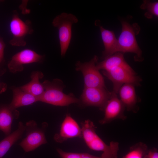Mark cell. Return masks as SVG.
Wrapping results in <instances>:
<instances>
[{
	"label": "cell",
	"mask_w": 158,
	"mask_h": 158,
	"mask_svg": "<svg viewBox=\"0 0 158 158\" xmlns=\"http://www.w3.org/2000/svg\"><path fill=\"white\" fill-rule=\"evenodd\" d=\"M44 89L43 94L39 99V101L52 105L68 106L73 103L80 104V99L72 94L66 95L63 92L65 87L63 81L59 79L52 81L45 80L42 83Z\"/></svg>",
	"instance_id": "obj_1"
},
{
	"label": "cell",
	"mask_w": 158,
	"mask_h": 158,
	"mask_svg": "<svg viewBox=\"0 0 158 158\" xmlns=\"http://www.w3.org/2000/svg\"><path fill=\"white\" fill-rule=\"evenodd\" d=\"M121 25L122 31L117 39L116 53H134L136 55V61H142V51L138 46L135 38L137 33L136 28H135V26L131 25L125 21L121 22Z\"/></svg>",
	"instance_id": "obj_2"
},
{
	"label": "cell",
	"mask_w": 158,
	"mask_h": 158,
	"mask_svg": "<svg viewBox=\"0 0 158 158\" xmlns=\"http://www.w3.org/2000/svg\"><path fill=\"white\" fill-rule=\"evenodd\" d=\"M78 21L71 13H62L57 16L52 22L53 25L58 29L61 56H63L69 45L72 37L73 25Z\"/></svg>",
	"instance_id": "obj_3"
},
{
	"label": "cell",
	"mask_w": 158,
	"mask_h": 158,
	"mask_svg": "<svg viewBox=\"0 0 158 158\" xmlns=\"http://www.w3.org/2000/svg\"><path fill=\"white\" fill-rule=\"evenodd\" d=\"M9 28L12 38L9 41L10 44L17 47H24L26 44V36L31 35L34 32L32 22L29 20L25 21L19 17L16 10L13 11L9 23Z\"/></svg>",
	"instance_id": "obj_4"
},
{
	"label": "cell",
	"mask_w": 158,
	"mask_h": 158,
	"mask_svg": "<svg viewBox=\"0 0 158 158\" xmlns=\"http://www.w3.org/2000/svg\"><path fill=\"white\" fill-rule=\"evenodd\" d=\"M98 60V57L95 55L88 62H76L75 70L82 72L84 79V87H106L104 78L96 66Z\"/></svg>",
	"instance_id": "obj_5"
},
{
	"label": "cell",
	"mask_w": 158,
	"mask_h": 158,
	"mask_svg": "<svg viewBox=\"0 0 158 158\" xmlns=\"http://www.w3.org/2000/svg\"><path fill=\"white\" fill-rule=\"evenodd\" d=\"M102 73L112 82L113 84L112 92L116 94L123 85L128 84L134 86H140L142 80L140 77L133 74L121 67L114 68L108 71H103Z\"/></svg>",
	"instance_id": "obj_6"
},
{
	"label": "cell",
	"mask_w": 158,
	"mask_h": 158,
	"mask_svg": "<svg viewBox=\"0 0 158 158\" xmlns=\"http://www.w3.org/2000/svg\"><path fill=\"white\" fill-rule=\"evenodd\" d=\"M112 95V92L109 91L106 87H84L80 100L85 106L96 107L104 111Z\"/></svg>",
	"instance_id": "obj_7"
},
{
	"label": "cell",
	"mask_w": 158,
	"mask_h": 158,
	"mask_svg": "<svg viewBox=\"0 0 158 158\" xmlns=\"http://www.w3.org/2000/svg\"><path fill=\"white\" fill-rule=\"evenodd\" d=\"M45 56L38 54L34 51L26 49L16 53L11 57L7 64L9 71L15 73L23 71L24 65L33 63H41Z\"/></svg>",
	"instance_id": "obj_8"
},
{
	"label": "cell",
	"mask_w": 158,
	"mask_h": 158,
	"mask_svg": "<svg viewBox=\"0 0 158 158\" xmlns=\"http://www.w3.org/2000/svg\"><path fill=\"white\" fill-rule=\"evenodd\" d=\"M25 126L26 136L19 145L25 152L34 150L40 145L47 143L44 131L38 127L35 121H30Z\"/></svg>",
	"instance_id": "obj_9"
},
{
	"label": "cell",
	"mask_w": 158,
	"mask_h": 158,
	"mask_svg": "<svg viewBox=\"0 0 158 158\" xmlns=\"http://www.w3.org/2000/svg\"><path fill=\"white\" fill-rule=\"evenodd\" d=\"M112 95L107 103L104 111V118L99 122L101 124L109 123L116 119L124 120L126 116L124 114L125 108L116 94L112 91Z\"/></svg>",
	"instance_id": "obj_10"
},
{
	"label": "cell",
	"mask_w": 158,
	"mask_h": 158,
	"mask_svg": "<svg viewBox=\"0 0 158 158\" xmlns=\"http://www.w3.org/2000/svg\"><path fill=\"white\" fill-rule=\"evenodd\" d=\"M76 137L82 138L81 128L71 115L67 114L61 123L59 132L54 135V139L56 142L61 143Z\"/></svg>",
	"instance_id": "obj_11"
},
{
	"label": "cell",
	"mask_w": 158,
	"mask_h": 158,
	"mask_svg": "<svg viewBox=\"0 0 158 158\" xmlns=\"http://www.w3.org/2000/svg\"><path fill=\"white\" fill-rule=\"evenodd\" d=\"M96 66L99 71H108L116 67L123 68L132 74L136 75V73L126 61L124 53L117 52L104 59L102 61L97 62Z\"/></svg>",
	"instance_id": "obj_12"
},
{
	"label": "cell",
	"mask_w": 158,
	"mask_h": 158,
	"mask_svg": "<svg viewBox=\"0 0 158 158\" xmlns=\"http://www.w3.org/2000/svg\"><path fill=\"white\" fill-rule=\"evenodd\" d=\"M135 86L130 84H124L121 87L118 93L119 99L125 109L128 111L136 112L138 110V99Z\"/></svg>",
	"instance_id": "obj_13"
},
{
	"label": "cell",
	"mask_w": 158,
	"mask_h": 158,
	"mask_svg": "<svg viewBox=\"0 0 158 158\" xmlns=\"http://www.w3.org/2000/svg\"><path fill=\"white\" fill-rule=\"evenodd\" d=\"M13 98L10 107L15 110L19 107L30 105L39 101L37 98L23 90L20 87H12Z\"/></svg>",
	"instance_id": "obj_14"
},
{
	"label": "cell",
	"mask_w": 158,
	"mask_h": 158,
	"mask_svg": "<svg viewBox=\"0 0 158 158\" xmlns=\"http://www.w3.org/2000/svg\"><path fill=\"white\" fill-rule=\"evenodd\" d=\"M19 115V112L11 109L9 104H0V130L6 135L11 133L13 120L18 118Z\"/></svg>",
	"instance_id": "obj_15"
},
{
	"label": "cell",
	"mask_w": 158,
	"mask_h": 158,
	"mask_svg": "<svg viewBox=\"0 0 158 158\" xmlns=\"http://www.w3.org/2000/svg\"><path fill=\"white\" fill-rule=\"evenodd\" d=\"M43 77V73L40 71H32L30 75V81L20 87L23 91L37 98L39 100V98L42 96L44 91L43 85L40 80Z\"/></svg>",
	"instance_id": "obj_16"
},
{
	"label": "cell",
	"mask_w": 158,
	"mask_h": 158,
	"mask_svg": "<svg viewBox=\"0 0 158 158\" xmlns=\"http://www.w3.org/2000/svg\"><path fill=\"white\" fill-rule=\"evenodd\" d=\"M101 33L102 39L104 44V49L102 52V58L106 57L116 53L117 44V39L113 31L104 29L98 23Z\"/></svg>",
	"instance_id": "obj_17"
},
{
	"label": "cell",
	"mask_w": 158,
	"mask_h": 158,
	"mask_svg": "<svg viewBox=\"0 0 158 158\" xmlns=\"http://www.w3.org/2000/svg\"><path fill=\"white\" fill-rule=\"evenodd\" d=\"M25 130V126L20 121L17 129L0 142V158H2L12 146L21 138Z\"/></svg>",
	"instance_id": "obj_18"
},
{
	"label": "cell",
	"mask_w": 158,
	"mask_h": 158,
	"mask_svg": "<svg viewBox=\"0 0 158 158\" xmlns=\"http://www.w3.org/2000/svg\"><path fill=\"white\" fill-rule=\"evenodd\" d=\"M148 151L147 147L145 144L139 142L132 146L122 158H143Z\"/></svg>",
	"instance_id": "obj_19"
},
{
	"label": "cell",
	"mask_w": 158,
	"mask_h": 158,
	"mask_svg": "<svg viewBox=\"0 0 158 158\" xmlns=\"http://www.w3.org/2000/svg\"><path fill=\"white\" fill-rule=\"evenodd\" d=\"M143 9H146L150 15L158 16V2H151L148 0H145L140 6Z\"/></svg>",
	"instance_id": "obj_20"
},
{
	"label": "cell",
	"mask_w": 158,
	"mask_h": 158,
	"mask_svg": "<svg viewBox=\"0 0 158 158\" xmlns=\"http://www.w3.org/2000/svg\"><path fill=\"white\" fill-rule=\"evenodd\" d=\"M6 45L3 39L0 37V76L6 72L5 67V61L4 57V51Z\"/></svg>",
	"instance_id": "obj_21"
},
{
	"label": "cell",
	"mask_w": 158,
	"mask_h": 158,
	"mask_svg": "<svg viewBox=\"0 0 158 158\" xmlns=\"http://www.w3.org/2000/svg\"><path fill=\"white\" fill-rule=\"evenodd\" d=\"M57 151L61 158H80L82 153L67 152L58 148Z\"/></svg>",
	"instance_id": "obj_22"
},
{
	"label": "cell",
	"mask_w": 158,
	"mask_h": 158,
	"mask_svg": "<svg viewBox=\"0 0 158 158\" xmlns=\"http://www.w3.org/2000/svg\"><path fill=\"white\" fill-rule=\"evenodd\" d=\"M143 158H158V152L155 148L148 150Z\"/></svg>",
	"instance_id": "obj_23"
},
{
	"label": "cell",
	"mask_w": 158,
	"mask_h": 158,
	"mask_svg": "<svg viewBox=\"0 0 158 158\" xmlns=\"http://www.w3.org/2000/svg\"><path fill=\"white\" fill-rule=\"evenodd\" d=\"M7 88V85L6 83L0 81V94L5 92Z\"/></svg>",
	"instance_id": "obj_24"
},
{
	"label": "cell",
	"mask_w": 158,
	"mask_h": 158,
	"mask_svg": "<svg viewBox=\"0 0 158 158\" xmlns=\"http://www.w3.org/2000/svg\"><path fill=\"white\" fill-rule=\"evenodd\" d=\"M80 158H99L97 156H94L88 153H82Z\"/></svg>",
	"instance_id": "obj_25"
}]
</instances>
